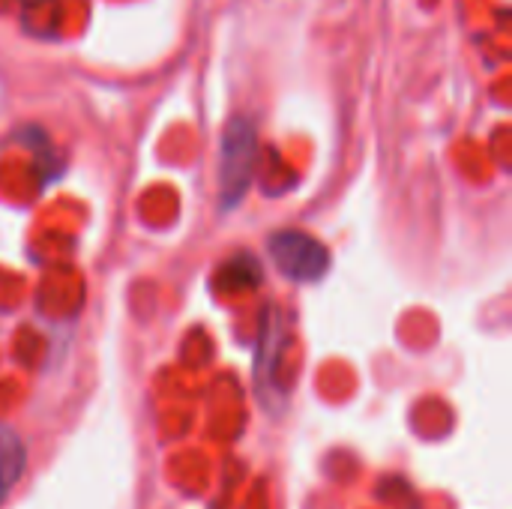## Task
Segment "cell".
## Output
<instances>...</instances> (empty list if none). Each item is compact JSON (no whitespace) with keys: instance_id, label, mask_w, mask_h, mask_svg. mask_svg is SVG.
Wrapping results in <instances>:
<instances>
[{"instance_id":"1","label":"cell","mask_w":512,"mask_h":509,"mask_svg":"<svg viewBox=\"0 0 512 509\" xmlns=\"http://www.w3.org/2000/svg\"><path fill=\"white\" fill-rule=\"evenodd\" d=\"M258 159V132L255 123L246 117H231L222 132V153H219V204L222 210H234L252 183Z\"/></svg>"},{"instance_id":"2","label":"cell","mask_w":512,"mask_h":509,"mask_svg":"<svg viewBox=\"0 0 512 509\" xmlns=\"http://www.w3.org/2000/svg\"><path fill=\"white\" fill-rule=\"evenodd\" d=\"M267 249L279 273L291 282H303V285L318 282L330 270V249L306 231H294V228L276 231L270 234Z\"/></svg>"},{"instance_id":"3","label":"cell","mask_w":512,"mask_h":509,"mask_svg":"<svg viewBox=\"0 0 512 509\" xmlns=\"http://www.w3.org/2000/svg\"><path fill=\"white\" fill-rule=\"evenodd\" d=\"M285 318L276 306H267L264 315V327H261V339H258V351H255V384H258V396L270 405V393H273V405L282 393L279 384V369H282V351H285Z\"/></svg>"},{"instance_id":"4","label":"cell","mask_w":512,"mask_h":509,"mask_svg":"<svg viewBox=\"0 0 512 509\" xmlns=\"http://www.w3.org/2000/svg\"><path fill=\"white\" fill-rule=\"evenodd\" d=\"M27 468V450L12 429H0V507Z\"/></svg>"},{"instance_id":"5","label":"cell","mask_w":512,"mask_h":509,"mask_svg":"<svg viewBox=\"0 0 512 509\" xmlns=\"http://www.w3.org/2000/svg\"><path fill=\"white\" fill-rule=\"evenodd\" d=\"M219 282H222L225 291L255 288V285H261V264L255 261V255H234L231 261L222 264Z\"/></svg>"}]
</instances>
